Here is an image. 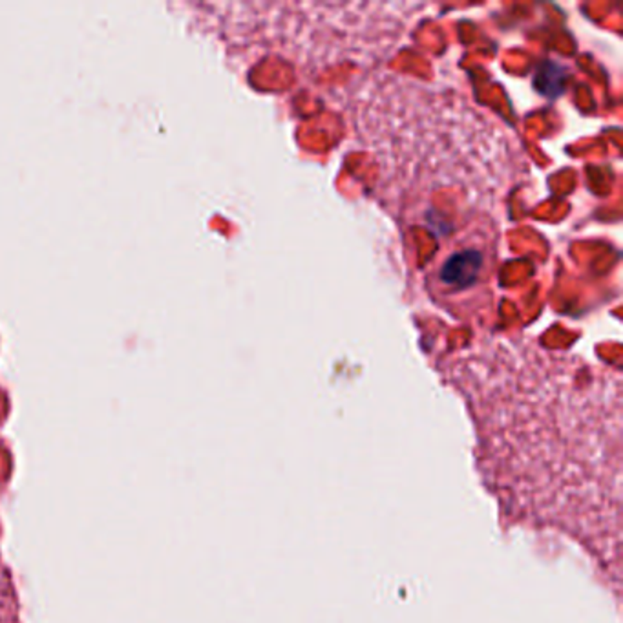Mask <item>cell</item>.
I'll return each instance as SVG.
<instances>
[{
	"instance_id": "obj_1",
	"label": "cell",
	"mask_w": 623,
	"mask_h": 623,
	"mask_svg": "<svg viewBox=\"0 0 623 623\" xmlns=\"http://www.w3.org/2000/svg\"><path fill=\"white\" fill-rule=\"evenodd\" d=\"M492 271V260L487 249L479 246H461L452 249L436 273V289L457 296L476 289Z\"/></svg>"
}]
</instances>
